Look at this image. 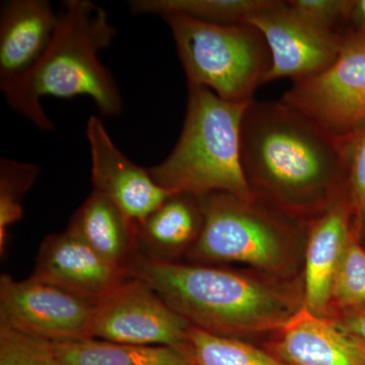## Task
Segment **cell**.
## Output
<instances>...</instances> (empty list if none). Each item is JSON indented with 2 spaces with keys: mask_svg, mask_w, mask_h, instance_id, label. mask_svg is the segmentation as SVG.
<instances>
[{
  "mask_svg": "<svg viewBox=\"0 0 365 365\" xmlns=\"http://www.w3.org/2000/svg\"><path fill=\"white\" fill-rule=\"evenodd\" d=\"M241 158L254 198L292 220L309 223L348 194L340 139L282 101H252Z\"/></svg>",
  "mask_w": 365,
  "mask_h": 365,
  "instance_id": "cell-1",
  "label": "cell"
},
{
  "mask_svg": "<svg viewBox=\"0 0 365 365\" xmlns=\"http://www.w3.org/2000/svg\"><path fill=\"white\" fill-rule=\"evenodd\" d=\"M127 275L204 332L259 344L304 306V280L251 268L165 262L137 253Z\"/></svg>",
  "mask_w": 365,
  "mask_h": 365,
  "instance_id": "cell-2",
  "label": "cell"
},
{
  "mask_svg": "<svg viewBox=\"0 0 365 365\" xmlns=\"http://www.w3.org/2000/svg\"><path fill=\"white\" fill-rule=\"evenodd\" d=\"M59 16L58 28L42 58L2 93L14 112L43 131L55 128L41 105L45 97L85 96L108 117L123 109L116 81L98 57L117 36L107 11L90 0H67Z\"/></svg>",
  "mask_w": 365,
  "mask_h": 365,
  "instance_id": "cell-3",
  "label": "cell"
},
{
  "mask_svg": "<svg viewBox=\"0 0 365 365\" xmlns=\"http://www.w3.org/2000/svg\"><path fill=\"white\" fill-rule=\"evenodd\" d=\"M250 104L189 86L181 135L172 153L148 169L153 181L173 193L202 197L222 192L253 199L241 158L242 119Z\"/></svg>",
  "mask_w": 365,
  "mask_h": 365,
  "instance_id": "cell-4",
  "label": "cell"
},
{
  "mask_svg": "<svg viewBox=\"0 0 365 365\" xmlns=\"http://www.w3.org/2000/svg\"><path fill=\"white\" fill-rule=\"evenodd\" d=\"M200 199L204 223L187 254L190 263L241 264L279 277H302L309 223L281 215L255 198L218 192Z\"/></svg>",
  "mask_w": 365,
  "mask_h": 365,
  "instance_id": "cell-5",
  "label": "cell"
},
{
  "mask_svg": "<svg viewBox=\"0 0 365 365\" xmlns=\"http://www.w3.org/2000/svg\"><path fill=\"white\" fill-rule=\"evenodd\" d=\"M170 26L189 86H203L232 103L253 101L272 59L266 41L249 24L220 25L179 14L162 16Z\"/></svg>",
  "mask_w": 365,
  "mask_h": 365,
  "instance_id": "cell-6",
  "label": "cell"
},
{
  "mask_svg": "<svg viewBox=\"0 0 365 365\" xmlns=\"http://www.w3.org/2000/svg\"><path fill=\"white\" fill-rule=\"evenodd\" d=\"M283 103L341 138L365 122V40L342 35L339 56L326 71L294 81Z\"/></svg>",
  "mask_w": 365,
  "mask_h": 365,
  "instance_id": "cell-7",
  "label": "cell"
},
{
  "mask_svg": "<svg viewBox=\"0 0 365 365\" xmlns=\"http://www.w3.org/2000/svg\"><path fill=\"white\" fill-rule=\"evenodd\" d=\"M97 304L31 276L0 279V326L52 343L91 339Z\"/></svg>",
  "mask_w": 365,
  "mask_h": 365,
  "instance_id": "cell-8",
  "label": "cell"
},
{
  "mask_svg": "<svg viewBox=\"0 0 365 365\" xmlns=\"http://www.w3.org/2000/svg\"><path fill=\"white\" fill-rule=\"evenodd\" d=\"M246 24L262 34L270 51L272 64L264 83L311 78L326 71L339 56L342 35L314 23L287 1L266 0L250 14Z\"/></svg>",
  "mask_w": 365,
  "mask_h": 365,
  "instance_id": "cell-9",
  "label": "cell"
},
{
  "mask_svg": "<svg viewBox=\"0 0 365 365\" xmlns=\"http://www.w3.org/2000/svg\"><path fill=\"white\" fill-rule=\"evenodd\" d=\"M191 325L143 280L127 277L98 302L93 338L131 345L181 346Z\"/></svg>",
  "mask_w": 365,
  "mask_h": 365,
  "instance_id": "cell-10",
  "label": "cell"
},
{
  "mask_svg": "<svg viewBox=\"0 0 365 365\" xmlns=\"http://www.w3.org/2000/svg\"><path fill=\"white\" fill-rule=\"evenodd\" d=\"M86 133L93 190L108 197L137 225L176 194L158 186L148 169L129 160L115 145L102 120L90 117Z\"/></svg>",
  "mask_w": 365,
  "mask_h": 365,
  "instance_id": "cell-11",
  "label": "cell"
},
{
  "mask_svg": "<svg viewBox=\"0 0 365 365\" xmlns=\"http://www.w3.org/2000/svg\"><path fill=\"white\" fill-rule=\"evenodd\" d=\"M32 276L96 304L128 277L126 269L105 260L68 230L46 237Z\"/></svg>",
  "mask_w": 365,
  "mask_h": 365,
  "instance_id": "cell-12",
  "label": "cell"
},
{
  "mask_svg": "<svg viewBox=\"0 0 365 365\" xmlns=\"http://www.w3.org/2000/svg\"><path fill=\"white\" fill-rule=\"evenodd\" d=\"M59 11L47 0H9L0 11V88L25 78L51 44Z\"/></svg>",
  "mask_w": 365,
  "mask_h": 365,
  "instance_id": "cell-13",
  "label": "cell"
},
{
  "mask_svg": "<svg viewBox=\"0 0 365 365\" xmlns=\"http://www.w3.org/2000/svg\"><path fill=\"white\" fill-rule=\"evenodd\" d=\"M353 235L356 232L349 194L309 223L302 269L304 300L316 316L327 318L334 280Z\"/></svg>",
  "mask_w": 365,
  "mask_h": 365,
  "instance_id": "cell-14",
  "label": "cell"
},
{
  "mask_svg": "<svg viewBox=\"0 0 365 365\" xmlns=\"http://www.w3.org/2000/svg\"><path fill=\"white\" fill-rule=\"evenodd\" d=\"M257 345L281 365H365L361 353L331 319L304 306Z\"/></svg>",
  "mask_w": 365,
  "mask_h": 365,
  "instance_id": "cell-15",
  "label": "cell"
},
{
  "mask_svg": "<svg viewBox=\"0 0 365 365\" xmlns=\"http://www.w3.org/2000/svg\"><path fill=\"white\" fill-rule=\"evenodd\" d=\"M203 223L200 197L173 194L139 223L140 254L155 260L179 262L198 241Z\"/></svg>",
  "mask_w": 365,
  "mask_h": 365,
  "instance_id": "cell-16",
  "label": "cell"
},
{
  "mask_svg": "<svg viewBox=\"0 0 365 365\" xmlns=\"http://www.w3.org/2000/svg\"><path fill=\"white\" fill-rule=\"evenodd\" d=\"M67 230L122 268L138 253V225L97 190L74 212Z\"/></svg>",
  "mask_w": 365,
  "mask_h": 365,
  "instance_id": "cell-17",
  "label": "cell"
},
{
  "mask_svg": "<svg viewBox=\"0 0 365 365\" xmlns=\"http://www.w3.org/2000/svg\"><path fill=\"white\" fill-rule=\"evenodd\" d=\"M61 365H195L189 343L131 345L91 339L53 343Z\"/></svg>",
  "mask_w": 365,
  "mask_h": 365,
  "instance_id": "cell-18",
  "label": "cell"
},
{
  "mask_svg": "<svg viewBox=\"0 0 365 365\" xmlns=\"http://www.w3.org/2000/svg\"><path fill=\"white\" fill-rule=\"evenodd\" d=\"M265 2L266 0H133L129 6L135 14L163 16L179 14L206 23L237 25L246 24L250 14Z\"/></svg>",
  "mask_w": 365,
  "mask_h": 365,
  "instance_id": "cell-19",
  "label": "cell"
},
{
  "mask_svg": "<svg viewBox=\"0 0 365 365\" xmlns=\"http://www.w3.org/2000/svg\"><path fill=\"white\" fill-rule=\"evenodd\" d=\"M195 365H281L261 346L222 337L191 327L189 332Z\"/></svg>",
  "mask_w": 365,
  "mask_h": 365,
  "instance_id": "cell-20",
  "label": "cell"
},
{
  "mask_svg": "<svg viewBox=\"0 0 365 365\" xmlns=\"http://www.w3.org/2000/svg\"><path fill=\"white\" fill-rule=\"evenodd\" d=\"M359 312H365V247L353 235L334 280L327 319Z\"/></svg>",
  "mask_w": 365,
  "mask_h": 365,
  "instance_id": "cell-21",
  "label": "cell"
},
{
  "mask_svg": "<svg viewBox=\"0 0 365 365\" xmlns=\"http://www.w3.org/2000/svg\"><path fill=\"white\" fill-rule=\"evenodd\" d=\"M40 174L32 163L11 158L0 160V251L4 252L9 227L24 215L23 200Z\"/></svg>",
  "mask_w": 365,
  "mask_h": 365,
  "instance_id": "cell-22",
  "label": "cell"
},
{
  "mask_svg": "<svg viewBox=\"0 0 365 365\" xmlns=\"http://www.w3.org/2000/svg\"><path fill=\"white\" fill-rule=\"evenodd\" d=\"M0 365H61L53 343L0 326Z\"/></svg>",
  "mask_w": 365,
  "mask_h": 365,
  "instance_id": "cell-23",
  "label": "cell"
},
{
  "mask_svg": "<svg viewBox=\"0 0 365 365\" xmlns=\"http://www.w3.org/2000/svg\"><path fill=\"white\" fill-rule=\"evenodd\" d=\"M347 165L348 194L354 213V228L359 239L365 220V122L339 138Z\"/></svg>",
  "mask_w": 365,
  "mask_h": 365,
  "instance_id": "cell-24",
  "label": "cell"
},
{
  "mask_svg": "<svg viewBox=\"0 0 365 365\" xmlns=\"http://www.w3.org/2000/svg\"><path fill=\"white\" fill-rule=\"evenodd\" d=\"M290 6L327 30L343 35L354 0H288Z\"/></svg>",
  "mask_w": 365,
  "mask_h": 365,
  "instance_id": "cell-25",
  "label": "cell"
},
{
  "mask_svg": "<svg viewBox=\"0 0 365 365\" xmlns=\"http://www.w3.org/2000/svg\"><path fill=\"white\" fill-rule=\"evenodd\" d=\"M329 319L351 341L365 359V312L341 314Z\"/></svg>",
  "mask_w": 365,
  "mask_h": 365,
  "instance_id": "cell-26",
  "label": "cell"
},
{
  "mask_svg": "<svg viewBox=\"0 0 365 365\" xmlns=\"http://www.w3.org/2000/svg\"><path fill=\"white\" fill-rule=\"evenodd\" d=\"M345 33L353 34L365 40V0H354L349 25Z\"/></svg>",
  "mask_w": 365,
  "mask_h": 365,
  "instance_id": "cell-27",
  "label": "cell"
},
{
  "mask_svg": "<svg viewBox=\"0 0 365 365\" xmlns=\"http://www.w3.org/2000/svg\"><path fill=\"white\" fill-rule=\"evenodd\" d=\"M359 241L361 242L362 245H365V220L364 225H362L361 230H360Z\"/></svg>",
  "mask_w": 365,
  "mask_h": 365,
  "instance_id": "cell-28",
  "label": "cell"
},
{
  "mask_svg": "<svg viewBox=\"0 0 365 365\" xmlns=\"http://www.w3.org/2000/svg\"><path fill=\"white\" fill-rule=\"evenodd\" d=\"M364 246L365 247V245H364Z\"/></svg>",
  "mask_w": 365,
  "mask_h": 365,
  "instance_id": "cell-29",
  "label": "cell"
}]
</instances>
